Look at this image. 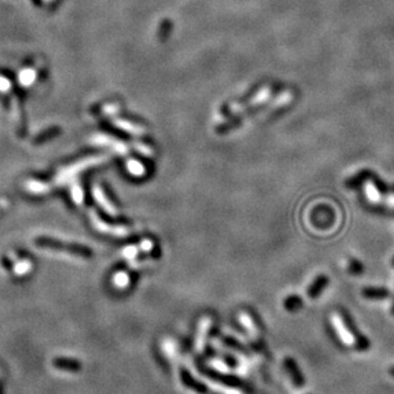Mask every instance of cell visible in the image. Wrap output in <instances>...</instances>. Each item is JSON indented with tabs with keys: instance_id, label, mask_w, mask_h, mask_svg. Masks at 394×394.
<instances>
[{
	"instance_id": "9",
	"label": "cell",
	"mask_w": 394,
	"mask_h": 394,
	"mask_svg": "<svg viewBox=\"0 0 394 394\" xmlns=\"http://www.w3.org/2000/svg\"><path fill=\"white\" fill-rule=\"evenodd\" d=\"M115 123H117L118 127L122 128V130H125V131H127V132L132 133V135H143V133H145V128L140 127V126L133 125V123L128 122V120L118 119Z\"/></svg>"
},
{
	"instance_id": "15",
	"label": "cell",
	"mask_w": 394,
	"mask_h": 394,
	"mask_svg": "<svg viewBox=\"0 0 394 394\" xmlns=\"http://www.w3.org/2000/svg\"><path fill=\"white\" fill-rule=\"evenodd\" d=\"M392 314L394 315V302H393V306H392Z\"/></svg>"
},
{
	"instance_id": "14",
	"label": "cell",
	"mask_w": 394,
	"mask_h": 394,
	"mask_svg": "<svg viewBox=\"0 0 394 394\" xmlns=\"http://www.w3.org/2000/svg\"><path fill=\"white\" fill-rule=\"evenodd\" d=\"M389 374L392 375V377H394V366L390 367V369H389Z\"/></svg>"
},
{
	"instance_id": "12",
	"label": "cell",
	"mask_w": 394,
	"mask_h": 394,
	"mask_svg": "<svg viewBox=\"0 0 394 394\" xmlns=\"http://www.w3.org/2000/svg\"><path fill=\"white\" fill-rule=\"evenodd\" d=\"M208 328H209V321L206 320L205 323H203V326H202V330H201V336H200V342H198V349H202L203 347V343H205V333L208 331Z\"/></svg>"
},
{
	"instance_id": "5",
	"label": "cell",
	"mask_w": 394,
	"mask_h": 394,
	"mask_svg": "<svg viewBox=\"0 0 394 394\" xmlns=\"http://www.w3.org/2000/svg\"><path fill=\"white\" fill-rule=\"evenodd\" d=\"M329 284V278L326 275H319L316 277V279L311 283V285L307 289V296L310 298H316L318 296H320L323 293V291L325 289L326 285Z\"/></svg>"
},
{
	"instance_id": "16",
	"label": "cell",
	"mask_w": 394,
	"mask_h": 394,
	"mask_svg": "<svg viewBox=\"0 0 394 394\" xmlns=\"http://www.w3.org/2000/svg\"><path fill=\"white\" fill-rule=\"evenodd\" d=\"M393 265H394V260H393Z\"/></svg>"
},
{
	"instance_id": "8",
	"label": "cell",
	"mask_w": 394,
	"mask_h": 394,
	"mask_svg": "<svg viewBox=\"0 0 394 394\" xmlns=\"http://www.w3.org/2000/svg\"><path fill=\"white\" fill-rule=\"evenodd\" d=\"M303 306L302 298L298 297V296H289V297L285 298L284 301V308L289 313H297L301 310V307Z\"/></svg>"
},
{
	"instance_id": "6",
	"label": "cell",
	"mask_w": 394,
	"mask_h": 394,
	"mask_svg": "<svg viewBox=\"0 0 394 394\" xmlns=\"http://www.w3.org/2000/svg\"><path fill=\"white\" fill-rule=\"evenodd\" d=\"M361 295L364 296L366 300L380 301L389 297V291L383 287H365L364 289H362Z\"/></svg>"
},
{
	"instance_id": "10",
	"label": "cell",
	"mask_w": 394,
	"mask_h": 394,
	"mask_svg": "<svg viewBox=\"0 0 394 394\" xmlns=\"http://www.w3.org/2000/svg\"><path fill=\"white\" fill-rule=\"evenodd\" d=\"M96 198H97V201H99V202L101 203L102 208H104L105 210H107L108 214H110V215H117V209H115L114 206H113L112 203L109 202V200H108V198L105 197L104 195H102L101 192L99 191V190H97V191H96Z\"/></svg>"
},
{
	"instance_id": "1",
	"label": "cell",
	"mask_w": 394,
	"mask_h": 394,
	"mask_svg": "<svg viewBox=\"0 0 394 394\" xmlns=\"http://www.w3.org/2000/svg\"><path fill=\"white\" fill-rule=\"evenodd\" d=\"M339 316H341L339 319H341L344 329L347 330V334H349L351 338L355 341V346H356L357 351H362V352L367 351V349L370 348V346H371V343H370L369 339H367L366 337H365L364 334L357 329L352 316L349 315L346 310L339 311Z\"/></svg>"
},
{
	"instance_id": "3",
	"label": "cell",
	"mask_w": 394,
	"mask_h": 394,
	"mask_svg": "<svg viewBox=\"0 0 394 394\" xmlns=\"http://www.w3.org/2000/svg\"><path fill=\"white\" fill-rule=\"evenodd\" d=\"M284 366L285 369H287L288 374H289L291 379H292L293 384L298 388L303 387V385H305V378H303L302 372H301L300 367L297 366L295 360H293L292 357H285Z\"/></svg>"
},
{
	"instance_id": "11",
	"label": "cell",
	"mask_w": 394,
	"mask_h": 394,
	"mask_svg": "<svg viewBox=\"0 0 394 394\" xmlns=\"http://www.w3.org/2000/svg\"><path fill=\"white\" fill-rule=\"evenodd\" d=\"M365 270L364 267V264H362L361 261H359V260L356 259H351L348 262V272L351 273V274L354 275H360L362 274Z\"/></svg>"
},
{
	"instance_id": "4",
	"label": "cell",
	"mask_w": 394,
	"mask_h": 394,
	"mask_svg": "<svg viewBox=\"0 0 394 394\" xmlns=\"http://www.w3.org/2000/svg\"><path fill=\"white\" fill-rule=\"evenodd\" d=\"M179 374H181L182 383H183V385H186L189 389L194 390V392H196L198 394H208L209 392L208 388H206L203 384H201V383H198L197 380H195L194 378H192V375L190 374L187 370L181 369Z\"/></svg>"
},
{
	"instance_id": "13",
	"label": "cell",
	"mask_w": 394,
	"mask_h": 394,
	"mask_svg": "<svg viewBox=\"0 0 394 394\" xmlns=\"http://www.w3.org/2000/svg\"><path fill=\"white\" fill-rule=\"evenodd\" d=\"M140 165H141V164L133 163V161H131V163H130V169L135 174H140V173H142V171H143L142 167H140Z\"/></svg>"
},
{
	"instance_id": "7",
	"label": "cell",
	"mask_w": 394,
	"mask_h": 394,
	"mask_svg": "<svg viewBox=\"0 0 394 394\" xmlns=\"http://www.w3.org/2000/svg\"><path fill=\"white\" fill-rule=\"evenodd\" d=\"M96 224H97V228L101 229L102 232L112 233V234H114L115 237H125L128 234V229L125 228V226H115V228H113V226H110V225H108V224H104L102 221H100L97 218H96Z\"/></svg>"
},
{
	"instance_id": "2",
	"label": "cell",
	"mask_w": 394,
	"mask_h": 394,
	"mask_svg": "<svg viewBox=\"0 0 394 394\" xmlns=\"http://www.w3.org/2000/svg\"><path fill=\"white\" fill-rule=\"evenodd\" d=\"M53 365L58 370L68 372H79L82 369L81 362L76 359H71V357H55L53 360Z\"/></svg>"
}]
</instances>
